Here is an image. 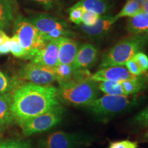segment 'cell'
I'll use <instances>...</instances> for the list:
<instances>
[{
  "label": "cell",
  "mask_w": 148,
  "mask_h": 148,
  "mask_svg": "<svg viewBox=\"0 0 148 148\" xmlns=\"http://www.w3.org/2000/svg\"><path fill=\"white\" fill-rule=\"evenodd\" d=\"M59 105L58 88L51 85L25 82L12 93V116L18 125Z\"/></svg>",
  "instance_id": "6da1fadb"
},
{
  "label": "cell",
  "mask_w": 148,
  "mask_h": 148,
  "mask_svg": "<svg viewBox=\"0 0 148 148\" xmlns=\"http://www.w3.org/2000/svg\"><path fill=\"white\" fill-rule=\"evenodd\" d=\"M58 84V100L65 104L86 106L99 96L97 82L90 79H72Z\"/></svg>",
  "instance_id": "7a4b0ae2"
},
{
  "label": "cell",
  "mask_w": 148,
  "mask_h": 148,
  "mask_svg": "<svg viewBox=\"0 0 148 148\" xmlns=\"http://www.w3.org/2000/svg\"><path fill=\"white\" fill-rule=\"evenodd\" d=\"M143 34L134 35L120 40L103 56L100 69L114 66H124L127 61L140 52L147 42Z\"/></svg>",
  "instance_id": "3957f363"
},
{
  "label": "cell",
  "mask_w": 148,
  "mask_h": 148,
  "mask_svg": "<svg viewBox=\"0 0 148 148\" xmlns=\"http://www.w3.org/2000/svg\"><path fill=\"white\" fill-rule=\"evenodd\" d=\"M135 103L131 95H105L98 97L86 107L100 119H107L122 113Z\"/></svg>",
  "instance_id": "277c9868"
},
{
  "label": "cell",
  "mask_w": 148,
  "mask_h": 148,
  "mask_svg": "<svg viewBox=\"0 0 148 148\" xmlns=\"http://www.w3.org/2000/svg\"><path fill=\"white\" fill-rule=\"evenodd\" d=\"M13 35L17 37L21 47L31 56V59L42 48L47 42L39 31L29 22L27 18L18 14L12 25Z\"/></svg>",
  "instance_id": "5b68a950"
},
{
  "label": "cell",
  "mask_w": 148,
  "mask_h": 148,
  "mask_svg": "<svg viewBox=\"0 0 148 148\" xmlns=\"http://www.w3.org/2000/svg\"><path fill=\"white\" fill-rule=\"evenodd\" d=\"M64 110L61 105L48 110L47 112L34 116L19 125L25 136L38 134L49 130L62 121Z\"/></svg>",
  "instance_id": "8992f818"
},
{
  "label": "cell",
  "mask_w": 148,
  "mask_h": 148,
  "mask_svg": "<svg viewBox=\"0 0 148 148\" xmlns=\"http://www.w3.org/2000/svg\"><path fill=\"white\" fill-rule=\"evenodd\" d=\"M89 138L79 133L59 131L38 141V148H82L89 143Z\"/></svg>",
  "instance_id": "52a82bcc"
},
{
  "label": "cell",
  "mask_w": 148,
  "mask_h": 148,
  "mask_svg": "<svg viewBox=\"0 0 148 148\" xmlns=\"http://www.w3.org/2000/svg\"><path fill=\"white\" fill-rule=\"evenodd\" d=\"M21 82H30L38 85H51L56 81L53 68L30 62L24 64L14 76Z\"/></svg>",
  "instance_id": "ba28073f"
},
{
  "label": "cell",
  "mask_w": 148,
  "mask_h": 148,
  "mask_svg": "<svg viewBox=\"0 0 148 148\" xmlns=\"http://www.w3.org/2000/svg\"><path fill=\"white\" fill-rule=\"evenodd\" d=\"M27 19L39 31L42 37L56 30L69 29L66 22L49 14H33Z\"/></svg>",
  "instance_id": "9c48e42d"
},
{
  "label": "cell",
  "mask_w": 148,
  "mask_h": 148,
  "mask_svg": "<svg viewBox=\"0 0 148 148\" xmlns=\"http://www.w3.org/2000/svg\"><path fill=\"white\" fill-rule=\"evenodd\" d=\"M59 44L60 38L48 41L45 47L37 51L31 62L53 69L58 64Z\"/></svg>",
  "instance_id": "30bf717a"
},
{
  "label": "cell",
  "mask_w": 148,
  "mask_h": 148,
  "mask_svg": "<svg viewBox=\"0 0 148 148\" xmlns=\"http://www.w3.org/2000/svg\"><path fill=\"white\" fill-rule=\"evenodd\" d=\"M138 77L131 74L124 66H114L99 70L91 75L90 79L95 82L105 81L122 82L128 79H135Z\"/></svg>",
  "instance_id": "8fae6325"
},
{
  "label": "cell",
  "mask_w": 148,
  "mask_h": 148,
  "mask_svg": "<svg viewBox=\"0 0 148 148\" xmlns=\"http://www.w3.org/2000/svg\"><path fill=\"white\" fill-rule=\"evenodd\" d=\"M115 15L105 14L99 16L97 21L92 26H86L80 24L78 27L80 32L88 38H97L105 36L110 30L112 25L117 21Z\"/></svg>",
  "instance_id": "7c38bea8"
},
{
  "label": "cell",
  "mask_w": 148,
  "mask_h": 148,
  "mask_svg": "<svg viewBox=\"0 0 148 148\" xmlns=\"http://www.w3.org/2000/svg\"><path fill=\"white\" fill-rule=\"evenodd\" d=\"M98 51L95 45L90 43L83 44L79 47L72 65L76 70H88L97 60Z\"/></svg>",
  "instance_id": "4fadbf2b"
},
{
  "label": "cell",
  "mask_w": 148,
  "mask_h": 148,
  "mask_svg": "<svg viewBox=\"0 0 148 148\" xmlns=\"http://www.w3.org/2000/svg\"><path fill=\"white\" fill-rule=\"evenodd\" d=\"M17 0H0V29L8 30L18 14Z\"/></svg>",
  "instance_id": "5bb4252c"
},
{
  "label": "cell",
  "mask_w": 148,
  "mask_h": 148,
  "mask_svg": "<svg viewBox=\"0 0 148 148\" xmlns=\"http://www.w3.org/2000/svg\"><path fill=\"white\" fill-rule=\"evenodd\" d=\"M78 46L75 40L69 37L60 38L58 64L72 65L76 56Z\"/></svg>",
  "instance_id": "9a60e30c"
},
{
  "label": "cell",
  "mask_w": 148,
  "mask_h": 148,
  "mask_svg": "<svg viewBox=\"0 0 148 148\" xmlns=\"http://www.w3.org/2000/svg\"><path fill=\"white\" fill-rule=\"evenodd\" d=\"M12 92L0 95V132L14 123L12 112Z\"/></svg>",
  "instance_id": "2e32d148"
},
{
  "label": "cell",
  "mask_w": 148,
  "mask_h": 148,
  "mask_svg": "<svg viewBox=\"0 0 148 148\" xmlns=\"http://www.w3.org/2000/svg\"><path fill=\"white\" fill-rule=\"evenodd\" d=\"M114 5V0H79L73 6L79 7L84 10L90 11L102 16L110 12Z\"/></svg>",
  "instance_id": "e0dca14e"
},
{
  "label": "cell",
  "mask_w": 148,
  "mask_h": 148,
  "mask_svg": "<svg viewBox=\"0 0 148 148\" xmlns=\"http://www.w3.org/2000/svg\"><path fill=\"white\" fill-rule=\"evenodd\" d=\"M148 29V13L141 12L127 20V32L131 35L142 34Z\"/></svg>",
  "instance_id": "ac0fdd59"
},
{
  "label": "cell",
  "mask_w": 148,
  "mask_h": 148,
  "mask_svg": "<svg viewBox=\"0 0 148 148\" xmlns=\"http://www.w3.org/2000/svg\"><path fill=\"white\" fill-rule=\"evenodd\" d=\"M56 81L58 83L72 80L75 75V69L70 64H58L53 68Z\"/></svg>",
  "instance_id": "d6986e66"
},
{
  "label": "cell",
  "mask_w": 148,
  "mask_h": 148,
  "mask_svg": "<svg viewBox=\"0 0 148 148\" xmlns=\"http://www.w3.org/2000/svg\"><path fill=\"white\" fill-rule=\"evenodd\" d=\"M99 89L105 95H125L124 89L121 82L105 81L98 84Z\"/></svg>",
  "instance_id": "ffe728a7"
},
{
  "label": "cell",
  "mask_w": 148,
  "mask_h": 148,
  "mask_svg": "<svg viewBox=\"0 0 148 148\" xmlns=\"http://www.w3.org/2000/svg\"><path fill=\"white\" fill-rule=\"evenodd\" d=\"M125 95H132L143 90L146 87L141 77L139 76L135 79H128L121 82Z\"/></svg>",
  "instance_id": "44dd1931"
},
{
  "label": "cell",
  "mask_w": 148,
  "mask_h": 148,
  "mask_svg": "<svg viewBox=\"0 0 148 148\" xmlns=\"http://www.w3.org/2000/svg\"><path fill=\"white\" fill-rule=\"evenodd\" d=\"M141 12V5L136 0H128L121 11L116 14L115 17L117 19L120 18L126 17V16L130 18L139 14Z\"/></svg>",
  "instance_id": "7402d4cb"
},
{
  "label": "cell",
  "mask_w": 148,
  "mask_h": 148,
  "mask_svg": "<svg viewBox=\"0 0 148 148\" xmlns=\"http://www.w3.org/2000/svg\"><path fill=\"white\" fill-rule=\"evenodd\" d=\"M21 84L15 77H9L0 71V95L12 92Z\"/></svg>",
  "instance_id": "603a6c76"
},
{
  "label": "cell",
  "mask_w": 148,
  "mask_h": 148,
  "mask_svg": "<svg viewBox=\"0 0 148 148\" xmlns=\"http://www.w3.org/2000/svg\"><path fill=\"white\" fill-rule=\"evenodd\" d=\"M11 49L10 53L14 56V57L18 58L25 59V60H31V56L29 53L21 47V44L17 37L13 35L12 38H10Z\"/></svg>",
  "instance_id": "cb8c5ba5"
},
{
  "label": "cell",
  "mask_w": 148,
  "mask_h": 148,
  "mask_svg": "<svg viewBox=\"0 0 148 148\" xmlns=\"http://www.w3.org/2000/svg\"><path fill=\"white\" fill-rule=\"evenodd\" d=\"M30 140L23 139H8L1 141L0 148H31Z\"/></svg>",
  "instance_id": "d4e9b609"
},
{
  "label": "cell",
  "mask_w": 148,
  "mask_h": 148,
  "mask_svg": "<svg viewBox=\"0 0 148 148\" xmlns=\"http://www.w3.org/2000/svg\"><path fill=\"white\" fill-rule=\"evenodd\" d=\"M132 123L138 127H148V106L133 118Z\"/></svg>",
  "instance_id": "484cf974"
},
{
  "label": "cell",
  "mask_w": 148,
  "mask_h": 148,
  "mask_svg": "<svg viewBox=\"0 0 148 148\" xmlns=\"http://www.w3.org/2000/svg\"><path fill=\"white\" fill-rule=\"evenodd\" d=\"M69 19L75 25H79L82 23V14L84 13V10L79 7L72 6L69 10Z\"/></svg>",
  "instance_id": "4316f807"
},
{
  "label": "cell",
  "mask_w": 148,
  "mask_h": 148,
  "mask_svg": "<svg viewBox=\"0 0 148 148\" xmlns=\"http://www.w3.org/2000/svg\"><path fill=\"white\" fill-rule=\"evenodd\" d=\"M99 14L95 13L90 11L84 10V13L82 14V23L83 25L86 26H92L97 21L98 18H99Z\"/></svg>",
  "instance_id": "83f0119b"
},
{
  "label": "cell",
  "mask_w": 148,
  "mask_h": 148,
  "mask_svg": "<svg viewBox=\"0 0 148 148\" xmlns=\"http://www.w3.org/2000/svg\"><path fill=\"white\" fill-rule=\"evenodd\" d=\"M138 143L130 140H122L112 142L108 148H137Z\"/></svg>",
  "instance_id": "f1b7e54d"
},
{
  "label": "cell",
  "mask_w": 148,
  "mask_h": 148,
  "mask_svg": "<svg viewBox=\"0 0 148 148\" xmlns=\"http://www.w3.org/2000/svg\"><path fill=\"white\" fill-rule=\"evenodd\" d=\"M125 68L127 69V71L131 74L135 75V76H140L143 73L139 65L135 61L134 58L127 61L126 63H125Z\"/></svg>",
  "instance_id": "f546056e"
},
{
  "label": "cell",
  "mask_w": 148,
  "mask_h": 148,
  "mask_svg": "<svg viewBox=\"0 0 148 148\" xmlns=\"http://www.w3.org/2000/svg\"><path fill=\"white\" fill-rule=\"evenodd\" d=\"M134 59L141 69L143 73L148 71V56L143 52H138L134 56Z\"/></svg>",
  "instance_id": "4dcf8cb0"
},
{
  "label": "cell",
  "mask_w": 148,
  "mask_h": 148,
  "mask_svg": "<svg viewBox=\"0 0 148 148\" xmlns=\"http://www.w3.org/2000/svg\"><path fill=\"white\" fill-rule=\"evenodd\" d=\"M29 1L41 5L45 10H49L55 8L59 3L60 0H29Z\"/></svg>",
  "instance_id": "1f68e13d"
},
{
  "label": "cell",
  "mask_w": 148,
  "mask_h": 148,
  "mask_svg": "<svg viewBox=\"0 0 148 148\" xmlns=\"http://www.w3.org/2000/svg\"><path fill=\"white\" fill-rule=\"evenodd\" d=\"M11 43H10V37L8 39L5 40L3 43L0 45V54L5 55L10 53Z\"/></svg>",
  "instance_id": "d6a6232c"
},
{
  "label": "cell",
  "mask_w": 148,
  "mask_h": 148,
  "mask_svg": "<svg viewBox=\"0 0 148 148\" xmlns=\"http://www.w3.org/2000/svg\"><path fill=\"white\" fill-rule=\"evenodd\" d=\"M9 38H10V37H9L8 35L5 34V32H4V31L0 29V45H1V43H3V42H4L5 40L8 39Z\"/></svg>",
  "instance_id": "836d02e7"
},
{
  "label": "cell",
  "mask_w": 148,
  "mask_h": 148,
  "mask_svg": "<svg viewBox=\"0 0 148 148\" xmlns=\"http://www.w3.org/2000/svg\"><path fill=\"white\" fill-rule=\"evenodd\" d=\"M140 77H141V78L143 79V82L145 83L146 86H148V72L144 74V75H141Z\"/></svg>",
  "instance_id": "e575fe53"
},
{
  "label": "cell",
  "mask_w": 148,
  "mask_h": 148,
  "mask_svg": "<svg viewBox=\"0 0 148 148\" xmlns=\"http://www.w3.org/2000/svg\"><path fill=\"white\" fill-rule=\"evenodd\" d=\"M141 9H142V12H145V13H148V1L142 5Z\"/></svg>",
  "instance_id": "d590c367"
},
{
  "label": "cell",
  "mask_w": 148,
  "mask_h": 148,
  "mask_svg": "<svg viewBox=\"0 0 148 148\" xmlns=\"http://www.w3.org/2000/svg\"><path fill=\"white\" fill-rule=\"evenodd\" d=\"M136 1H137V2L142 6V5H143L144 3H145L146 2H147L148 0H136Z\"/></svg>",
  "instance_id": "8d00e7d4"
},
{
  "label": "cell",
  "mask_w": 148,
  "mask_h": 148,
  "mask_svg": "<svg viewBox=\"0 0 148 148\" xmlns=\"http://www.w3.org/2000/svg\"><path fill=\"white\" fill-rule=\"evenodd\" d=\"M143 137H144V138H145V139L148 140V130H147V132H146L145 133V134H144Z\"/></svg>",
  "instance_id": "74e56055"
},
{
  "label": "cell",
  "mask_w": 148,
  "mask_h": 148,
  "mask_svg": "<svg viewBox=\"0 0 148 148\" xmlns=\"http://www.w3.org/2000/svg\"><path fill=\"white\" fill-rule=\"evenodd\" d=\"M144 36H145L146 40H147V41L148 42V29L145 32V35H144Z\"/></svg>",
  "instance_id": "f35d334b"
},
{
  "label": "cell",
  "mask_w": 148,
  "mask_h": 148,
  "mask_svg": "<svg viewBox=\"0 0 148 148\" xmlns=\"http://www.w3.org/2000/svg\"><path fill=\"white\" fill-rule=\"evenodd\" d=\"M1 143V136H0V143Z\"/></svg>",
  "instance_id": "ab89813d"
}]
</instances>
